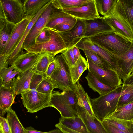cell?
<instances>
[{
    "label": "cell",
    "instance_id": "obj_1",
    "mask_svg": "<svg viewBox=\"0 0 133 133\" xmlns=\"http://www.w3.org/2000/svg\"><path fill=\"white\" fill-rule=\"evenodd\" d=\"M94 44L113 55L119 59L131 47L132 42L114 31L99 34L89 38Z\"/></svg>",
    "mask_w": 133,
    "mask_h": 133
},
{
    "label": "cell",
    "instance_id": "obj_2",
    "mask_svg": "<svg viewBox=\"0 0 133 133\" xmlns=\"http://www.w3.org/2000/svg\"><path fill=\"white\" fill-rule=\"evenodd\" d=\"M124 89L123 84L106 94L96 98H90L95 116L102 121L112 112L116 108L118 100Z\"/></svg>",
    "mask_w": 133,
    "mask_h": 133
},
{
    "label": "cell",
    "instance_id": "obj_3",
    "mask_svg": "<svg viewBox=\"0 0 133 133\" xmlns=\"http://www.w3.org/2000/svg\"><path fill=\"white\" fill-rule=\"evenodd\" d=\"M82 51L84 50L92 51L100 56L110 69L116 72L121 79L126 77L122 71L119 64L118 58L97 46L89 38H84L75 46Z\"/></svg>",
    "mask_w": 133,
    "mask_h": 133
},
{
    "label": "cell",
    "instance_id": "obj_4",
    "mask_svg": "<svg viewBox=\"0 0 133 133\" xmlns=\"http://www.w3.org/2000/svg\"><path fill=\"white\" fill-rule=\"evenodd\" d=\"M55 69L48 78L63 91H73L74 85L71 77L70 68L61 54L55 57Z\"/></svg>",
    "mask_w": 133,
    "mask_h": 133
},
{
    "label": "cell",
    "instance_id": "obj_5",
    "mask_svg": "<svg viewBox=\"0 0 133 133\" xmlns=\"http://www.w3.org/2000/svg\"><path fill=\"white\" fill-rule=\"evenodd\" d=\"M104 21L116 34L133 42V27L116 7L113 13L110 16L102 17Z\"/></svg>",
    "mask_w": 133,
    "mask_h": 133
},
{
    "label": "cell",
    "instance_id": "obj_6",
    "mask_svg": "<svg viewBox=\"0 0 133 133\" xmlns=\"http://www.w3.org/2000/svg\"><path fill=\"white\" fill-rule=\"evenodd\" d=\"M49 29L50 40L44 43L34 44L25 50L26 52L36 53L50 52L55 56L62 53L67 48L58 32L52 28Z\"/></svg>",
    "mask_w": 133,
    "mask_h": 133
},
{
    "label": "cell",
    "instance_id": "obj_7",
    "mask_svg": "<svg viewBox=\"0 0 133 133\" xmlns=\"http://www.w3.org/2000/svg\"><path fill=\"white\" fill-rule=\"evenodd\" d=\"M21 95L23 104L29 113L37 112L50 107L51 95L42 94L34 90H30Z\"/></svg>",
    "mask_w": 133,
    "mask_h": 133
},
{
    "label": "cell",
    "instance_id": "obj_8",
    "mask_svg": "<svg viewBox=\"0 0 133 133\" xmlns=\"http://www.w3.org/2000/svg\"><path fill=\"white\" fill-rule=\"evenodd\" d=\"M88 71L104 84L116 88L123 84L122 79L115 71L109 69L104 70L94 64L86 57Z\"/></svg>",
    "mask_w": 133,
    "mask_h": 133
},
{
    "label": "cell",
    "instance_id": "obj_9",
    "mask_svg": "<svg viewBox=\"0 0 133 133\" xmlns=\"http://www.w3.org/2000/svg\"><path fill=\"white\" fill-rule=\"evenodd\" d=\"M55 9L51 0L49 5L35 22L26 38L22 45V50H25L35 44L36 38L45 27L50 15Z\"/></svg>",
    "mask_w": 133,
    "mask_h": 133
},
{
    "label": "cell",
    "instance_id": "obj_10",
    "mask_svg": "<svg viewBox=\"0 0 133 133\" xmlns=\"http://www.w3.org/2000/svg\"><path fill=\"white\" fill-rule=\"evenodd\" d=\"M61 11L78 19L90 20L101 17L97 10L94 0H90L81 6L65 8Z\"/></svg>",
    "mask_w": 133,
    "mask_h": 133
},
{
    "label": "cell",
    "instance_id": "obj_11",
    "mask_svg": "<svg viewBox=\"0 0 133 133\" xmlns=\"http://www.w3.org/2000/svg\"><path fill=\"white\" fill-rule=\"evenodd\" d=\"M6 20L16 24L25 16L23 3L20 0H0Z\"/></svg>",
    "mask_w": 133,
    "mask_h": 133
},
{
    "label": "cell",
    "instance_id": "obj_12",
    "mask_svg": "<svg viewBox=\"0 0 133 133\" xmlns=\"http://www.w3.org/2000/svg\"><path fill=\"white\" fill-rule=\"evenodd\" d=\"M35 16H27L15 24L10 39L2 55L8 59L20 42L28 24Z\"/></svg>",
    "mask_w": 133,
    "mask_h": 133
},
{
    "label": "cell",
    "instance_id": "obj_13",
    "mask_svg": "<svg viewBox=\"0 0 133 133\" xmlns=\"http://www.w3.org/2000/svg\"><path fill=\"white\" fill-rule=\"evenodd\" d=\"M85 30V24L84 20L77 19L75 24L71 30L58 32L68 48L75 46L84 38Z\"/></svg>",
    "mask_w": 133,
    "mask_h": 133
},
{
    "label": "cell",
    "instance_id": "obj_14",
    "mask_svg": "<svg viewBox=\"0 0 133 133\" xmlns=\"http://www.w3.org/2000/svg\"><path fill=\"white\" fill-rule=\"evenodd\" d=\"M77 115L82 120L89 133H107L101 122L89 114L78 101Z\"/></svg>",
    "mask_w": 133,
    "mask_h": 133
},
{
    "label": "cell",
    "instance_id": "obj_15",
    "mask_svg": "<svg viewBox=\"0 0 133 133\" xmlns=\"http://www.w3.org/2000/svg\"><path fill=\"white\" fill-rule=\"evenodd\" d=\"M41 53L23 52L18 56L11 65L20 72L32 70Z\"/></svg>",
    "mask_w": 133,
    "mask_h": 133
},
{
    "label": "cell",
    "instance_id": "obj_16",
    "mask_svg": "<svg viewBox=\"0 0 133 133\" xmlns=\"http://www.w3.org/2000/svg\"><path fill=\"white\" fill-rule=\"evenodd\" d=\"M85 24L84 38H88L101 33L114 31L102 17L90 20H84Z\"/></svg>",
    "mask_w": 133,
    "mask_h": 133
},
{
    "label": "cell",
    "instance_id": "obj_17",
    "mask_svg": "<svg viewBox=\"0 0 133 133\" xmlns=\"http://www.w3.org/2000/svg\"><path fill=\"white\" fill-rule=\"evenodd\" d=\"M34 72L33 70L30 69L24 72H20L17 74L16 78H14L12 81V87L16 96L30 90V81Z\"/></svg>",
    "mask_w": 133,
    "mask_h": 133
},
{
    "label": "cell",
    "instance_id": "obj_18",
    "mask_svg": "<svg viewBox=\"0 0 133 133\" xmlns=\"http://www.w3.org/2000/svg\"><path fill=\"white\" fill-rule=\"evenodd\" d=\"M50 1L51 0L35 15L28 24L20 42L8 60V65H11L18 56L23 52L22 49V46L26 38L35 22L49 5Z\"/></svg>",
    "mask_w": 133,
    "mask_h": 133
},
{
    "label": "cell",
    "instance_id": "obj_19",
    "mask_svg": "<svg viewBox=\"0 0 133 133\" xmlns=\"http://www.w3.org/2000/svg\"><path fill=\"white\" fill-rule=\"evenodd\" d=\"M50 105L56 109L63 117L70 118L76 115L64 101L59 91H55L51 95Z\"/></svg>",
    "mask_w": 133,
    "mask_h": 133
},
{
    "label": "cell",
    "instance_id": "obj_20",
    "mask_svg": "<svg viewBox=\"0 0 133 133\" xmlns=\"http://www.w3.org/2000/svg\"><path fill=\"white\" fill-rule=\"evenodd\" d=\"M16 96L12 87L7 88L0 83V114L3 116L15 102Z\"/></svg>",
    "mask_w": 133,
    "mask_h": 133
},
{
    "label": "cell",
    "instance_id": "obj_21",
    "mask_svg": "<svg viewBox=\"0 0 133 133\" xmlns=\"http://www.w3.org/2000/svg\"><path fill=\"white\" fill-rule=\"evenodd\" d=\"M59 123L67 128L80 133H89L84 123L77 115L71 117H61Z\"/></svg>",
    "mask_w": 133,
    "mask_h": 133
},
{
    "label": "cell",
    "instance_id": "obj_22",
    "mask_svg": "<svg viewBox=\"0 0 133 133\" xmlns=\"http://www.w3.org/2000/svg\"><path fill=\"white\" fill-rule=\"evenodd\" d=\"M70 15L55 9L51 14L46 26L53 28L56 26L75 19Z\"/></svg>",
    "mask_w": 133,
    "mask_h": 133
},
{
    "label": "cell",
    "instance_id": "obj_23",
    "mask_svg": "<svg viewBox=\"0 0 133 133\" xmlns=\"http://www.w3.org/2000/svg\"><path fill=\"white\" fill-rule=\"evenodd\" d=\"M73 91L76 94L78 99L88 112L95 116L92 109L90 97L85 92L84 88L78 81L74 85Z\"/></svg>",
    "mask_w": 133,
    "mask_h": 133
},
{
    "label": "cell",
    "instance_id": "obj_24",
    "mask_svg": "<svg viewBox=\"0 0 133 133\" xmlns=\"http://www.w3.org/2000/svg\"><path fill=\"white\" fill-rule=\"evenodd\" d=\"M85 78L89 87L94 91L98 93L100 96L111 91L115 88L102 83L89 71Z\"/></svg>",
    "mask_w": 133,
    "mask_h": 133
},
{
    "label": "cell",
    "instance_id": "obj_25",
    "mask_svg": "<svg viewBox=\"0 0 133 133\" xmlns=\"http://www.w3.org/2000/svg\"><path fill=\"white\" fill-rule=\"evenodd\" d=\"M50 0H25L23 3L25 16H35Z\"/></svg>",
    "mask_w": 133,
    "mask_h": 133
},
{
    "label": "cell",
    "instance_id": "obj_26",
    "mask_svg": "<svg viewBox=\"0 0 133 133\" xmlns=\"http://www.w3.org/2000/svg\"><path fill=\"white\" fill-rule=\"evenodd\" d=\"M102 121L115 126L125 133H133V120H127L113 117H107Z\"/></svg>",
    "mask_w": 133,
    "mask_h": 133
},
{
    "label": "cell",
    "instance_id": "obj_27",
    "mask_svg": "<svg viewBox=\"0 0 133 133\" xmlns=\"http://www.w3.org/2000/svg\"><path fill=\"white\" fill-rule=\"evenodd\" d=\"M116 7L133 27V0H117Z\"/></svg>",
    "mask_w": 133,
    "mask_h": 133
},
{
    "label": "cell",
    "instance_id": "obj_28",
    "mask_svg": "<svg viewBox=\"0 0 133 133\" xmlns=\"http://www.w3.org/2000/svg\"><path fill=\"white\" fill-rule=\"evenodd\" d=\"M121 68L126 77L133 72V46L131 47L118 61Z\"/></svg>",
    "mask_w": 133,
    "mask_h": 133
},
{
    "label": "cell",
    "instance_id": "obj_29",
    "mask_svg": "<svg viewBox=\"0 0 133 133\" xmlns=\"http://www.w3.org/2000/svg\"><path fill=\"white\" fill-rule=\"evenodd\" d=\"M69 68L72 82L74 85L79 80L84 72L88 69L87 61L81 55L74 66Z\"/></svg>",
    "mask_w": 133,
    "mask_h": 133
},
{
    "label": "cell",
    "instance_id": "obj_30",
    "mask_svg": "<svg viewBox=\"0 0 133 133\" xmlns=\"http://www.w3.org/2000/svg\"><path fill=\"white\" fill-rule=\"evenodd\" d=\"M107 117L127 120H133V102L116 108Z\"/></svg>",
    "mask_w": 133,
    "mask_h": 133
},
{
    "label": "cell",
    "instance_id": "obj_31",
    "mask_svg": "<svg viewBox=\"0 0 133 133\" xmlns=\"http://www.w3.org/2000/svg\"><path fill=\"white\" fill-rule=\"evenodd\" d=\"M6 119L10 126L11 133H26L16 114L10 107L7 111Z\"/></svg>",
    "mask_w": 133,
    "mask_h": 133
},
{
    "label": "cell",
    "instance_id": "obj_32",
    "mask_svg": "<svg viewBox=\"0 0 133 133\" xmlns=\"http://www.w3.org/2000/svg\"><path fill=\"white\" fill-rule=\"evenodd\" d=\"M55 57V55L51 53H41L32 70L35 72L43 75L50 63L54 60Z\"/></svg>",
    "mask_w": 133,
    "mask_h": 133
},
{
    "label": "cell",
    "instance_id": "obj_33",
    "mask_svg": "<svg viewBox=\"0 0 133 133\" xmlns=\"http://www.w3.org/2000/svg\"><path fill=\"white\" fill-rule=\"evenodd\" d=\"M97 10L103 17L110 16L114 11L117 0H94Z\"/></svg>",
    "mask_w": 133,
    "mask_h": 133
},
{
    "label": "cell",
    "instance_id": "obj_34",
    "mask_svg": "<svg viewBox=\"0 0 133 133\" xmlns=\"http://www.w3.org/2000/svg\"><path fill=\"white\" fill-rule=\"evenodd\" d=\"M90 0H51V3L55 9L61 10L65 8L81 6L86 4Z\"/></svg>",
    "mask_w": 133,
    "mask_h": 133
},
{
    "label": "cell",
    "instance_id": "obj_35",
    "mask_svg": "<svg viewBox=\"0 0 133 133\" xmlns=\"http://www.w3.org/2000/svg\"><path fill=\"white\" fill-rule=\"evenodd\" d=\"M15 25V24L6 20L4 26L0 33V54L2 55Z\"/></svg>",
    "mask_w": 133,
    "mask_h": 133
},
{
    "label": "cell",
    "instance_id": "obj_36",
    "mask_svg": "<svg viewBox=\"0 0 133 133\" xmlns=\"http://www.w3.org/2000/svg\"><path fill=\"white\" fill-rule=\"evenodd\" d=\"M61 93L64 101L74 114L76 115L78 99L76 93L73 90L63 91Z\"/></svg>",
    "mask_w": 133,
    "mask_h": 133
},
{
    "label": "cell",
    "instance_id": "obj_37",
    "mask_svg": "<svg viewBox=\"0 0 133 133\" xmlns=\"http://www.w3.org/2000/svg\"><path fill=\"white\" fill-rule=\"evenodd\" d=\"M125 89L118 100L117 108L133 102V83H123Z\"/></svg>",
    "mask_w": 133,
    "mask_h": 133
},
{
    "label": "cell",
    "instance_id": "obj_38",
    "mask_svg": "<svg viewBox=\"0 0 133 133\" xmlns=\"http://www.w3.org/2000/svg\"><path fill=\"white\" fill-rule=\"evenodd\" d=\"M58 88L57 86L49 78L43 76V78L36 90L43 94L51 95L54 88Z\"/></svg>",
    "mask_w": 133,
    "mask_h": 133
},
{
    "label": "cell",
    "instance_id": "obj_39",
    "mask_svg": "<svg viewBox=\"0 0 133 133\" xmlns=\"http://www.w3.org/2000/svg\"><path fill=\"white\" fill-rule=\"evenodd\" d=\"M83 51L86 57L89 58L94 64L104 70L109 69L103 59L99 55L89 50H84Z\"/></svg>",
    "mask_w": 133,
    "mask_h": 133
},
{
    "label": "cell",
    "instance_id": "obj_40",
    "mask_svg": "<svg viewBox=\"0 0 133 133\" xmlns=\"http://www.w3.org/2000/svg\"><path fill=\"white\" fill-rule=\"evenodd\" d=\"M50 38L49 28L45 27L36 38L35 44H39L46 43L49 41Z\"/></svg>",
    "mask_w": 133,
    "mask_h": 133
},
{
    "label": "cell",
    "instance_id": "obj_41",
    "mask_svg": "<svg viewBox=\"0 0 133 133\" xmlns=\"http://www.w3.org/2000/svg\"><path fill=\"white\" fill-rule=\"evenodd\" d=\"M69 68L74 66L76 63L72 48H67L61 54Z\"/></svg>",
    "mask_w": 133,
    "mask_h": 133
},
{
    "label": "cell",
    "instance_id": "obj_42",
    "mask_svg": "<svg viewBox=\"0 0 133 133\" xmlns=\"http://www.w3.org/2000/svg\"><path fill=\"white\" fill-rule=\"evenodd\" d=\"M77 19L71 21L57 25L53 28L59 32H66L71 30L75 24Z\"/></svg>",
    "mask_w": 133,
    "mask_h": 133
},
{
    "label": "cell",
    "instance_id": "obj_43",
    "mask_svg": "<svg viewBox=\"0 0 133 133\" xmlns=\"http://www.w3.org/2000/svg\"><path fill=\"white\" fill-rule=\"evenodd\" d=\"M43 78L42 74L35 72L33 74L30 81V89L36 90L41 82Z\"/></svg>",
    "mask_w": 133,
    "mask_h": 133
},
{
    "label": "cell",
    "instance_id": "obj_44",
    "mask_svg": "<svg viewBox=\"0 0 133 133\" xmlns=\"http://www.w3.org/2000/svg\"><path fill=\"white\" fill-rule=\"evenodd\" d=\"M0 133H11L7 119L1 116H0Z\"/></svg>",
    "mask_w": 133,
    "mask_h": 133
},
{
    "label": "cell",
    "instance_id": "obj_45",
    "mask_svg": "<svg viewBox=\"0 0 133 133\" xmlns=\"http://www.w3.org/2000/svg\"><path fill=\"white\" fill-rule=\"evenodd\" d=\"M15 69L14 67L11 65L2 69L0 71V82H3L11 74Z\"/></svg>",
    "mask_w": 133,
    "mask_h": 133
},
{
    "label": "cell",
    "instance_id": "obj_46",
    "mask_svg": "<svg viewBox=\"0 0 133 133\" xmlns=\"http://www.w3.org/2000/svg\"><path fill=\"white\" fill-rule=\"evenodd\" d=\"M20 72L15 69L13 70L11 74L4 81L1 82V83L3 86L7 88L12 87V83L13 79L15 76Z\"/></svg>",
    "mask_w": 133,
    "mask_h": 133
},
{
    "label": "cell",
    "instance_id": "obj_47",
    "mask_svg": "<svg viewBox=\"0 0 133 133\" xmlns=\"http://www.w3.org/2000/svg\"><path fill=\"white\" fill-rule=\"evenodd\" d=\"M101 122L107 133H125L115 126Z\"/></svg>",
    "mask_w": 133,
    "mask_h": 133
},
{
    "label": "cell",
    "instance_id": "obj_48",
    "mask_svg": "<svg viewBox=\"0 0 133 133\" xmlns=\"http://www.w3.org/2000/svg\"><path fill=\"white\" fill-rule=\"evenodd\" d=\"M26 133H63L59 129H54L48 132H42L37 131L31 126L25 128Z\"/></svg>",
    "mask_w": 133,
    "mask_h": 133
},
{
    "label": "cell",
    "instance_id": "obj_49",
    "mask_svg": "<svg viewBox=\"0 0 133 133\" xmlns=\"http://www.w3.org/2000/svg\"><path fill=\"white\" fill-rule=\"evenodd\" d=\"M56 65V63L54 60L49 64L45 72L43 75V76L45 77L49 78L54 72Z\"/></svg>",
    "mask_w": 133,
    "mask_h": 133
},
{
    "label": "cell",
    "instance_id": "obj_50",
    "mask_svg": "<svg viewBox=\"0 0 133 133\" xmlns=\"http://www.w3.org/2000/svg\"><path fill=\"white\" fill-rule=\"evenodd\" d=\"M56 127L60 130L62 132L67 133H80L69 129L59 123L55 125Z\"/></svg>",
    "mask_w": 133,
    "mask_h": 133
},
{
    "label": "cell",
    "instance_id": "obj_51",
    "mask_svg": "<svg viewBox=\"0 0 133 133\" xmlns=\"http://www.w3.org/2000/svg\"><path fill=\"white\" fill-rule=\"evenodd\" d=\"M8 60L5 56L0 54V71L4 68L8 67Z\"/></svg>",
    "mask_w": 133,
    "mask_h": 133
},
{
    "label": "cell",
    "instance_id": "obj_52",
    "mask_svg": "<svg viewBox=\"0 0 133 133\" xmlns=\"http://www.w3.org/2000/svg\"><path fill=\"white\" fill-rule=\"evenodd\" d=\"M72 50L76 62L79 58L81 54L79 49L75 46H74L72 47Z\"/></svg>",
    "mask_w": 133,
    "mask_h": 133
},
{
    "label": "cell",
    "instance_id": "obj_53",
    "mask_svg": "<svg viewBox=\"0 0 133 133\" xmlns=\"http://www.w3.org/2000/svg\"><path fill=\"white\" fill-rule=\"evenodd\" d=\"M0 19L6 20L5 15L0 0Z\"/></svg>",
    "mask_w": 133,
    "mask_h": 133
},
{
    "label": "cell",
    "instance_id": "obj_54",
    "mask_svg": "<svg viewBox=\"0 0 133 133\" xmlns=\"http://www.w3.org/2000/svg\"><path fill=\"white\" fill-rule=\"evenodd\" d=\"M6 22L5 20L0 19V33L3 28Z\"/></svg>",
    "mask_w": 133,
    "mask_h": 133
},
{
    "label": "cell",
    "instance_id": "obj_55",
    "mask_svg": "<svg viewBox=\"0 0 133 133\" xmlns=\"http://www.w3.org/2000/svg\"><path fill=\"white\" fill-rule=\"evenodd\" d=\"M63 133H66V132H63Z\"/></svg>",
    "mask_w": 133,
    "mask_h": 133
},
{
    "label": "cell",
    "instance_id": "obj_56",
    "mask_svg": "<svg viewBox=\"0 0 133 133\" xmlns=\"http://www.w3.org/2000/svg\"><path fill=\"white\" fill-rule=\"evenodd\" d=\"M0 116H1V115H0Z\"/></svg>",
    "mask_w": 133,
    "mask_h": 133
}]
</instances>
